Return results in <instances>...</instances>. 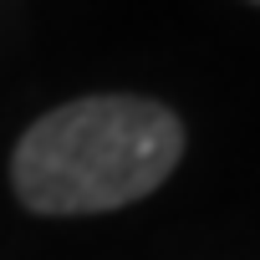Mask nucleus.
I'll return each mask as SVG.
<instances>
[{
	"label": "nucleus",
	"instance_id": "1",
	"mask_svg": "<svg viewBox=\"0 0 260 260\" xmlns=\"http://www.w3.org/2000/svg\"><path fill=\"white\" fill-rule=\"evenodd\" d=\"M184 158V122L153 97H77L41 112L16 153L11 189L31 214H112L148 199Z\"/></svg>",
	"mask_w": 260,
	"mask_h": 260
},
{
	"label": "nucleus",
	"instance_id": "2",
	"mask_svg": "<svg viewBox=\"0 0 260 260\" xmlns=\"http://www.w3.org/2000/svg\"><path fill=\"white\" fill-rule=\"evenodd\" d=\"M255 6H260V0H255Z\"/></svg>",
	"mask_w": 260,
	"mask_h": 260
}]
</instances>
